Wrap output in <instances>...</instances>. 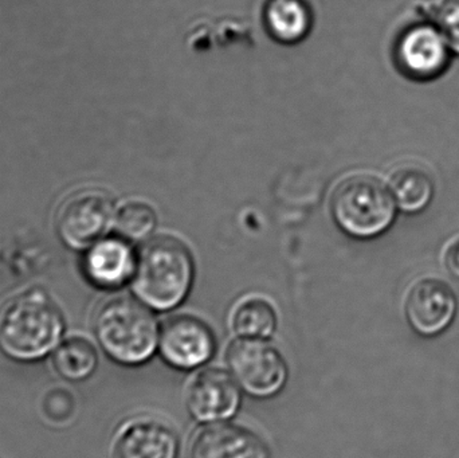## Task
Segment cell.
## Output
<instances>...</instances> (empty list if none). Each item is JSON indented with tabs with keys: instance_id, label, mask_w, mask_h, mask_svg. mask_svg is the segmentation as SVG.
Masks as SVG:
<instances>
[{
	"instance_id": "cell-18",
	"label": "cell",
	"mask_w": 459,
	"mask_h": 458,
	"mask_svg": "<svg viewBox=\"0 0 459 458\" xmlns=\"http://www.w3.org/2000/svg\"><path fill=\"white\" fill-rule=\"evenodd\" d=\"M155 212L143 202H129L121 207L116 217V229L124 239L142 241L147 238L156 226Z\"/></svg>"
},
{
	"instance_id": "cell-2",
	"label": "cell",
	"mask_w": 459,
	"mask_h": 458,
	"mask_svg": "<svg viewBox=\"0 0 459 458\" xmlns=\"http://www.w3.org/2000/svg\"><path fill=\"white\" fill-rule=\"evenodd\" d=\"M65 322L56 301L42 289L11 298L0 312V350L19 362H34L61 343Z\"/></svg>"
},
{
	"instance_id": "cell-20",
	"label": "cell",
	"mask_w": 459,
	"mask_h": 458,
	"mask_svg": "<svg viewBox=\"0 0 459 458\" xmlns=\"http://www.w3.org/2000/svg\"><path fill=\"white\" fill-rule=\"evenodd\" d=\"M444 261L447 272L459 280V238L450 242L445 250Z\"/></svg>"
},
{
	"instance_id": "cell-14",
	"label": "cell",
	"mask_w": 459,
	"mask_h": 458,
	"mask_svg": "<svg viewBox=\"0 0 459 458\" xmlns=\"http://www.w3.org/2000/svg\"><path fill=\"white\" fill-rule=\"evenodd\" d=\"M396 207L406 214L415 215L429 209L436 196V182L430 172L420 164H403L388 179Z\"/></svg>"
},
{
	"instance_id": "cell-17",
	"label": "cell",
	"mask_w": 459,
	"mask_h": 458,
	"mask_svg": "<svg viewBox=\"0 0 459 458\" xmlns=\"http://www.w3.org/2000/svg\"><path fill=\"white\" fill-rule=\"evenodd\" d=\"M277 311L264 298H247L240 301L231 315L232 331L238 338H272L277 330Z\"/></svg>"
},
{
	"instance_id": "cell-12",
	"label": "cell",
	"mask_w": 459,
	"mask_h": 458,
	"mask_svg": "<svg viewBox=\"0 0 459 458\" xmlns=\"http://www.w3.org/2000/svg\"><path fill=\"white\" fill-rule=\"evenodd\" d=\"M269 457L266 443L256 433L229 422L207 425L191 446V458Z\"/></svg>"
},
{
	"instance_id": "cell-11",
	"label": "cell",
	"mask_w": 459,
	"mask_h": 458,
	"mask_svg": "<svg viewBox=\"0 0 459 458\" xmlns=\"http://www.w3.org/2000/svg\"><path fill=\"white\" fill-rule=\"evenodd\" d=\"M179 437L160 419H134L121 429L113 445L112 458H178Z\"/></svg>"
},
{
	"instance_id": "cell-1",
	"label": "cell",
	"mask_w": 459,
	"mask_h": 458,
	"mask_svg": "<svg viewBox=\"0 0 459 458\" xmlns=\"http://www.w3.org/2000/svg\"><path fill=\"white\" fill-rule=\"evenodd\" d=\"M194 277L195 268L188 247L174 237H156L136 255L132 289L148 308L171 311L190 295Z\"/></svg>"
},
{
	"instance_id": "cell-6",
	"label": "cell",
	"mask_w": 459,
	"mask_h": 458,
	"mask_svg": "<svg viewBox=\"0 0 459 458\" xmlns=\"http://www.w3.org/2000/svg\"><path fill=\"white\" fill-rule=\"evenodd\" d=\"M452 48L434 22L409 24L396 38L394 58L399 72L415 82H431L449 70Z\"/></svg>"
},
{
	"instance_id": "cell-16",
	"label": "cell",
	"mask_w": 459,
	"mask_h": 458,
	"mask_svg": "<svg viewBox=\"0 0 459 458\" xmlns=\"http://www.w3.org/2000/svg\"><path fill=\"white\" fill-rule=\"evenodd\" d=\"M53 365L66 381H86L99 367V352L88 339L73 336L56 347Z\"/></svg>"
},
{
	"instance_id": "cell-3",
	"label": "cell",
	"mask_w": 459,
	"mask_h": 458,
	"mask_svg": "<svg viewBox=\"0 0 459 458\" xmlns=\"http://www.w3.org/2000/svg\"><path fill=\"white\" fill-rule=\"evenodd\" d=\"M94 333L105 354L128 367L150 362L159 349L158 320L137 298L107 301L97 314Z\"/></svg>"
},
{
	"instance_id": "cell-15",
	"label": "cell",
	"mask_w": 459,
	"mask_h": 458,
	"mask_svg": "<svg viewBox=\"0 0 459 458\" xmlns=\"http://www.w3.org/2000/svg\"><path fill=\"white\" fill-rule=\"evenodd\" d=\"M264 23L275 39L293 43L309 32L312 13L304 0H269Z\"/></svg>"
},
{
	"instance_id": "cell-8",
	"label": "cell",
	"mask_w": 459,
	"mask_h": 458,
	"mask_svg": "<svg viewBox=\"0 0 459 458\" xmlns=\"http://www.w3.org/2000/svg\"><path fill=\"white\" fill-rule=\"evenodd\" d=\"M158 351L175 370H196L212 359L217 341L204 320L193 315H177L161 325Z\"/></svg>"
},
{
	"instance_id": "cell-10",
	"label": "cell",
	"mask_w": 459,
	"mask_h": 458,
	"mask_svg": "<svg viewBox=\"0 0 459 458\" xmlns=\"http://www.w3.org/2000/svg\"><path fill=\"white\" fill-rule=\"evenodd\" d=\"M242 402L240 389L221 368L199 371L186 393L188 413L199 424L228 422L238 413Z\"/></svg>"
},
{
	"instance_id": "cell-7",
	"label": "cell",
	"mask_w": 459,
	"mask_h": 458,
	"mask_svg": "<svg viewBox=\"0 0 459 458\" xmlns=\"http://www.w3.org/2000/svg\"><path fill=\"white\" fill-rule=\"evenodd\" d=\"M115 218L109 194L83 188L70 194L56 212L59 238L72 249H86L102 239Z\"/></svg>"
},
{
	"instance_id": "cell-13",
	"label": "cell",
	"mask_w": 459,
	"mask_h": 458,
	"mask_svg": "<svg viewBox=\"0 0 459 458\" xmlns=\"http://www.w3.org/2000/svg\"><path fill=\"white\" fill-rule=\"evenodd\" d=\"M136 266V255L126 241L100 239L89 247L83 257V273L97 288L117 289L131 281Z\"/></svg>"
},
{
	"instance_id": "cell-4",
	"label": "cell",
	"mask_w": 459,
	"mask_h": 458,
	"mask_svg": "<svg viewBox=\"0 0 459 458\" xmlns=\"http://www.w3.org/2000/svg\"><path fill=\"white\" fill-rule=\"evenodd\" d=\"M332 212L342 230L356 238L369 239L382 236L393 226L398 207L382 180L356 175L334 191Z\"/></svg>"
},
{
	"instance_id": "cell-19",
	"label": "cell",
	"mask_w": 459,
	"mask_h": 458,
	"mask_svg": "<svg viewBox=\"0 0 459 458\" xmlns=\"http://www.w3.org/2000/svg\"><path fill=\"white\" fill-rule=\"evenodd\" d=\"M434 23L444 32L453 53L459 56V0H441Z\"/></svg>"
},
{
	"instance_id": "cell-9",
	"label": "cell",
	"mask_w": 459,
	"mask_h": 458,
	"mask_svg": "<svg viewBox=\"0 0 459 458\" xmlns=\"http://www.w3.org/2000/svg\"><path fill=\"white\" fill-rule=\"evenodd\" d=\"M458 307L457 295L447 282L428 277L410 289L404 301V316L418 336L434 339L452 327Z\"/></svg>"
},
{
	"instance_id": "cell-5",
	"label": "cell",
	"mask_w": 459,
	"mask_h": 458,
	"mask_svg": "<svg viewBox=\"0 0 459 458\" xmlns=\"http://www.w3.org/2000/svg\"><path fill=\"white\" fill-rule=\"evenodd\" d=\"M230 376L240 390L256 400H269L285 389L289 367L283 355L264 339L238 338L226 350Z\"/></svg>"
}]
</instances>
